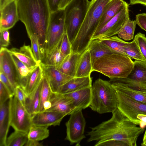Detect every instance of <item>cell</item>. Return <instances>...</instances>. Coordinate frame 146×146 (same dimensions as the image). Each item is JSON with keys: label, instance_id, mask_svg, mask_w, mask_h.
<instances>
[{"label": "cell", "instance_id": "38", "mask_svg": "<svg viewBox=\"0 0 146 146\" xmlns=\"http://www.w3.org/2000/svg\"><path fill=\"white\" fill-rule=\"evenodd\" d=\"M60 49L61 52L66 56L72 53L71 44L65 32L63 34L61 40Z\"/></svg>", "mask_w": 146, "mask_h": 146}, {"label": "cell", "instance_id": "10", "mask_svg": "<svg viewBox=\"0 0 146 146\" xmlns=\"http://www.w3.org/2000/svg\"><path fill=\"white\" fill-rule=\"evenodd\" d=\"M117 108L129 120L136 125L140 121L137 118L139 114H146V104L136 101L117 91Z\"/></svg>", "mask_w": 146, "mask_h": 146}, {"label": "cell", "instance_id": "13", "mask_svg": "<svg viewBox=\"0 0 146 146\" xmlns=\"http://www.w3.org/2000/svg\"><path fill=\"white\" fill-rule=\"evenodd\" d=\"M0 31L12 28L19 20L17 1L10 0L0 8Z\"/></svg>", "mask_w": 146, "mask_h": 146}, {"label": "cell", "instance_id": "20", "mask_svg": "<svg viewBox=\"0 0 146 146\" xmlns=\"http://www.w3.org/2000/svg\"><path fill=\"white\" fill-rule=\"evenodd\" d=\"M9 99L4 103L0 104V146H6L7 136L10 126Z\"/></svg>", "mask_w": 146, "mask_h": 146}, {"label": "cell", "instance_id": "47", "mask_svg": "<svg viewBox=\"0 0 146 146\" xmlns=\"http://www.w3.org/2000/svg\"><path fill=\"white\" fill-rule=\"evenodd\" d=\"M137 118L140 121V127L144 128L146 126V114H139L137 116Z\"/></svg>", "mask_w": 146, "mask_h": 146}, {"label": "cell", "instance_id": "19", "mask_svg": "<svg viewBox=\"0 0 146 146\" xmlns=\"http://www.w3.org/2000/svg\"><path fill=\"white\" fill-rule=\"evenodd\" d=\"M126 3L123 0L110 1L105 7L96 31L117 14Z\"/></svg>", "mask_w": 146, "mask_h": 146}, {"label": "cell", "instance_id": "45", "mask_svg": "<svg viewBox=\"0 0 146 146\" xmlns=\"http://www.w3.org/2000/svg\"><path fill=\"white\" fill-rule=\"evenodd\" d=\"M135 20L137 24L146 31V13H144L137 15Z\"/></svg>", "mask_w": 146, "mask_h": 146}, {"label": "cell", "instance_id": "30", "mask_svg": "<svg viewBox=\"0 0 146 146\" xmlns=\"http://www.w3.org/2000/svg\"><path fill=\"white\" fill-rule=\"evenodd\" d=\"M60 42L61 41L56 47L42 60L41 63L42 64L45 66L56 67L67 56L62 54L60 50Z\"/></svg>", "mask_w": 146, "mask_h": 146}, {"label": "cell", "instance_id": "34", "mask_svg": "<svg viewBox=\"0 0 146 146\" xmlns=\"http://www.w3.org/2000/svg\"><path fill=\"white\" fill-rule=\"evenodd\" d=\"M125 54L136 60L144 61L138 44L135 39L131 42H128L123 47Z\"/></svg>", "mask_w": 146, "mask_h": 146}, {"label": "cell", "instance_id": "35", "mask_svg": "<svg viewBox=\"0 0 146 146\" xmlns=\"http://www.w3.org/2000/svg\"><path fill=\"white\" fill-rule=\"evenodd\" d=\"M52 92L48 79L44 74L40 91L39 112L44 111L43 104L44 102L49 100Z\"/></svg>", "mask_w": 146, "mask_h": 146}, {"label": "cell", "instance_id": "11", "mask_svg": "<svg viewBox=\"0 0 146 146\" xmlns=\"http://www.w3.org/2000/svg\"><path fill=\"white\" fill-rule=\"evenodd\" d=\"M129 18V5L127 3L117 14L95 32L92 40L110 37L117 34Z\"/></svg>", "mask_w": 146, "mask_h": 146}, {"label": "cell", "instance_id": "1", "mask_svg": "<svg viewBox=\"0 0 146 146\" xmlns=\"http://www.w3.org/2000/svg\"><path fill=\"white\" fill-rule=\"evenodd\" d=\"M112 113L110 119L90 127L87 134L88 142L115 140L123 141L127 146H136L138 138L144 129L130 121L117 108Z\"/></svg>", "mask_w": 146, "mask_h": 146}, {"label": "cell", "instance_id": "14", "mask_svg": "<svg viewBox=\"0 0 146 146\" xmlns=\"http://www.w3.org/2000/svg\"><path fill=\"white\" fill-rule=\"evenodd\" d=\"M66 115L62 113L52 111H44L38 112L31 116L32 124L49 127L59 126Z\"/></svg>", "mask_w": 146, "mask_h": 146}, {"label": "cell", "instance_id": "27", "mask_svg": "<svg viewBox=\"0 0 146 146\" xmlns=\"http://www.w3.org/2000/svg\"><path fill=\"white\" fill-rule=\"evenodd\" d=\"M44 76L43 69L40 63L30 74L24 89L27 95L32 92L41 81Z\"/></svg>", "mask_w": 146, "mask_h": 146}, {"label": "cell", "instance_id": "18", "mask_svg": "<svg viewBox=\"0 0 146 146\" xmlns=\"http://www.w3.org/2000/svg\"><path fill=\"white\" fill-rule=\"evenodd\" d=\"M90 75L84 77H75L61 86L57 92L64 94L92 86Z\"/></svg>", "mask_w": 146, "mask_h": 146}, {"label": "cell", "instance_id": "2", "mask_svg": "<svg viewBox=\"0 0 146 146\" xmlns=\"http://www.w3.org/2000/svg\"><path fill=\"white\" fill-rule=\"evenodd\" d=\"M19 20L25 25L27 34L37 38L43 55L51 12L47 0H18Z\"/></svg>", "mask_w": 146, "mask_h": 146}, {"label": "cell", "instance_id": "25", "mask_svg": "<svg viewBox=\"0 0 146 146\" xmlns=\"http://www.w3.org/2000/svg\"><path fill=\"white\" fill-rule=\"evenodd\" d=\"M87 49L90 53L92 64L96 60L106 55L114 53L103 44L99 39L92 40Z\"/></svg>", "mask_w": 146, "mask_h": 146}, {"label": "cell", "instance_id": "43", "mask_svg": "<svg viewBox=\"0 0 146 146\" xmlns=\"http://www.w3.org/2000/svg\"><path fill=\"white\" fill-rule=\"evenodd\" d=\"M14 95L24 106L27 95L25 90L20 86H18L15 88Z\"/></svg>", "mask_w": 146, "mask_h": 146}, {"label": "cell", "instance_id": "39", "mask_svg": "<svg viewBox=\"0 0 146 146\" xmlns=\"http://www.w3.org/2000/svg\"><path fill=\"white\" fill-rule=\"evenodd\" d=\"M140 50L146 62V36L145 35L141 33H138L135 36Z\"/></svg>", "mask_w": 146, "mask_h": 146}, {"label": "cell", "instance_id": "15", "mask_svg": "<svg viewBox=\"0 0 146 146\" xmlns=\"http://www.w3.org/2000/svg\"><path fill=\"white\" fill-rule=\"evenodd\" d=\"M40 64L52 92H57L61 86L73 78L60 72L55 66H45Z\"/></svg>", "mask_w": 146, "mask_h": 146}, {"label": "cell", "instance_id": "36", "mask_svg": "<svg viewBox=\"0 0 146 146\" xmlns=\"http://www.w3.org/2000/svg\"><path fill=\"white\" fill-rule=\"evenodd\" d=\"M136 24V20L129 18L118 33V37L125 41L133 39Z\"/></svg>", "mask_w": 146, "mask_h": 146}, {"label": "cell", "instance_id": "48", "mask_svg": "<svg viewBox=\"0 0 146 146\" xmlns=\"http://www.w3.org/2000/svg\"><path fill=\"white\" fill-rule=\"evenodd\" d=\"M43 145L39 141L28 139L24 146H41Z\"/></svg>", "mask_w": 146, "mask_h": 146}, {"label": "cell", "instance_id": "51", "mask_svg": "<svg viewBox=\"0 0 146 146\" xmlns=\"http://www.w3.org/2000/svg\"><path fill=\"white\" fill-rule=\"evenodd\" d=\"M141 145L142 146H146V130L144 134L142 142L141 143Z\"/></svg>", "mask_w": 146, "mask_h": 146}, {"label": "cell", "instance_id": "16", "mask_svg": "<svg viewBox=\"0 0 146 146\" xmlns=\"http://www.w3.org/2000/svg\"><path fill=\"white\" fill-rule=\"evenodd\" d=\"M63 95L64 97L70 100L75 111L84 109L89 107L91 103L92 87Z\"/></svg>", "mask_w": 146, "mask_h": 146}, {"label": "cell", "instance_id": "23", "mask_svg": "<svg viewBox=\"0 0 146 146\" xmlns=\"http://www.w3.org/2000/svg\"><path fill=\"white\" fill-rule=\"evenodd\" d=\"M92 72L90 54L88 49L81 55L77 67L75 77H86Z\"/></svg>", "mask_w": 146, "mask_h": 146}, {"label": "cell", "instance_id": "5", "mask_svg": "<svg viewBox=\"0 0 146 146\" xmlns=\"http://www.w3.org/2000/svg\"><path fill=\"white\" fill-rule=\"evenodd\" d=\"M117 103L116 90L109 81L96 80L92 85L89 107L100 114L112 113L117 108Z\"/></svg>", "mask_w": 146, "mask_h": 146}, {"label": "cell", "instance_id": "53", "mask_svg": "<svg viewBox=\"0 0 146 146\" xmlns=\"http://www.w3.org/2000/svg\"></svg>", "mask_w": 146, "mask_h": 146}, {"label": "cell", "instance_id": "3", "mask_svg": "<svg viewBox=\"0 0 146 146\" xmlns=\"http://www.w3.org/2000/svg\"><path fill=\"white\" fill-rule=\"evenodd\" d=\"M110 0L90 1L85 19L71 44L72 53L82 54L87 49L97 30L105 7Z\"/></svg>", "mask_w": 146, "mask_h": 146}, {"label": "cell", "instance_id": "4", "mask_svg": "<svg viewBox=\"0 0 146 146\" xmlns=\"http://www.w3.org/2000/svg\"><path fill=\"white\" fill-rule=\"evenodd\" d=\"M133 68L131 58L117 53L106 55L92 64V72L100 73L110 79L127 78Z\"/></svg>", "mask_w": 146, "mask_h": 146}, {"label": "cell", "instance_id": "8", "mask_svg": "<svg viewBox=\"0 0 146 146\" xmlns=\"http://www.w3.org/2000/svg\"><path fill=\"white\" fill-rule=\"evenodd\" d=\"M9 112L10 126L28 133L32 124L31 116L15 95L9 99Z\"/></svg>", "mask_w": 146, "mask_h": 146}, {"label": "cell", "instance_id": "28", "mask_svg": "<svg viewBox=\"0 0 146 146\" xmlns=\"http://www.w3.org/2000/svg\"><path fill=\"white\" fill-rule=\"evenodd\" d=\"M110 82L115 90L136 101L146 104V93L129 88L117 82Z\"/></svg>", "mask_w": 146, "mask_h": 146}, {"label": "cell", "instance_id": "32", "mask_svg": "<svg viewBox=\"0 0 146 146\" xmlns=\"http://www.w3.org/2000/svg\"><path fill=\"white\" fill-rule=\"evenodd\" d=\"M48 127L32 124L28 133L29 139L39 141L47 138L49 133Z\"/></svg>", "mask_w": 146, "mask_h": 146}, {"label": "cell", "instance_id": "26", "mask_svg": "<svg viewBox=\"0 0 146 146\" xmlns=\"http://www.w3.org/2000/svg\"><path fill=\"white\" fill-rule=\"evenodd\" d=\"M11 55L16 66L20 86L24 90L30 74L37 66L28 67L12 53Z\"/></svg>", "mask_w": 146, "mask_h": 146}, {"label": "cell", "instance_id": "49", "mask_svg": "<svg viewBox=\"0 0 146 146\" xmlns=\"http://www.w3.org/2000/svg\"><path fill=\"white\" fill-rule=\"evenodd\" d=\"M129 5L140 4L144 5L146 8V0H129Z\"/></svg>", "mask_w": 146, "mask_h": 146}, {"label": "cell", "instance_id": "24", "mask_svg": "<svg viewBox=\"0 0 146 146\" xmlns=\"http://www.w3.org/2000/svg\"><path fill=\"white\" fill-rule=\"evenodd\" d=\"M41 81L32 92L27 95L25 100L24 106L31 116L39 112Z\"/></svg>", "mask_w": 146, "mask_h": 146}, {"label": "cell", "instance_id": "7", "mask_svg": "<svg viewBox=\"0 0 146 146\" xmlns=\"http://www.w3.org/2000/svg\"><path fill=\"white\" fill-rule=\"evenodd\" d=\"M65 10L59 9L51 13L42 60L60 42L65 31Z\"/></svg>", "mask_w": 146, "mask_h": 146}, {"label": "cell", "instance_id": "40", "mask_svg": "<svg viewBox=\"0 0 146 146\" xmlns=\"http://www.w3.org/2000/svg\"><path fill=\"white\" fill-rule=\"evenodd\" d=\"M11 97L8 90L4 84L0 81V104L6 102Z\"/></svg>", "mask_w": 146, "mask_h": 146}, {"label": "cell", "instance_id": "22", "mask_svg": "<svg viewBox=\"0 0 146 146\" xmlns=\"http://www.w3.org/2000/svg\"><path fill=\"white\" fill-rule=\"evenodd\" d=\"M82 54L72 53L67 56L60 64L55 67L64 74L75 77L78 64Z\"/></svg>", "mask_w": 146, "mask_h": 146}, {"label": "cell", "instance_id": "50", "mask_svg": "<svg viewBox=\"0 0 146 146\" xmlns=\"http://www.w3.org/2000/svg\"><path fill=\"white\" fill-rule=\"evenodd\" d=\"M72 0H62L59 7V9H64L66 7Z\"/></svg>", "mask_w": 146, "mask_h": 146}, {"label": "cell", "instance_id": "46", "mask_svg": "<svg viewBox=\"0 0 146 146\" xmlns=\"http://www.w3.org/2000/svg\"><path fill=\"white\" fill-rule=\"evenodd\" d=\"M51 13L59 10V7L62 0H47Z\"/></svg>", "mask_w": 146, "mask_h": 146}, {"label": "cell", "instance_id": "17", "mask_svg": "<svg viewBox=\"0 0 146 146\" xmlns=\"http://www.w3.org/2000/svg\"><path fill=\"white\" fill-rule=\"evenodd\" d=\"M49 100L51 103V107L46 111H55L66 115H70L75 111L70 100L64 97L62 94L52 92Z\"/></svg>", "mask_w": 146, "mask_h": 146}, {"label": "cell", "instance_id": "37", "mask_svg": "<svg viewBox=\"0 0 146 146\" xmlns=\"http://www.w3.org/2000/svg\"><path fill=\"white\" fill-rule=\"evenodd\" d=\"M28 35L31 40V47L35 58L38 63L40 64L42 62V57L37 38L32 34H29Z\"/></svg>", "mask_w": 146, "mask_h": 146}, {"label": "cell", "instance_id": "41", "mask_svg": "<svg viewBox=\"0 0 146 146\" xmlns=\"http://www.w3.org/2000/svg\"><path fill=\"white\" fill-rule=\"evenodd\" d=\"M0 80L9 90L11 97L15 95V88L10 81L3 72H0Z\"/></svg>", "mask_w": 146, "mask_h": 146}, {"label": "cell", "instance_id": "21", "mask_svg": "<svg viewBox=\"0 0 146 146\" xmlns=\"http://www.w3.org/2000/svg\"><path fill=\"white\" fill-rule=\"evenodd\" d=\"M9 50L12 54L28 67H35L40 64L36 60L29 45H24L19 49L13 48Z\"/></svg>", "mask_w": 146, "mask_h": 146}, {"label": "cell", "instance_id": "42", "mask_svg": "<svg viewBox=\"0 0 146 146\" xmlns=\"http://www.w3.org/2000/svg\"><path fill=\"white\" fill-rule=\"evenodd\" d=\"M0 32V47H7L10 43L9 33L7 30H3Z\"/></svg>", "mask_w": 146, "mask_h": 146}, {"label": "cell", "instance_id": "52", "mask_svg": "<svg viewBox=\"0 0 146 146\" xmlns=\"http://www.w3.org/2000/svg\"><path fill=\"white\" fill-rule=\"evenodd\" d=\"M10 0H0V8H1L8 1ZM17 1L18 0H16Z\"/></svg>", "mask_w": 146, "mask_h": 146}, {"label": "cell", "instance_id": "6", "mask_svg": "<svg viewBox=\"0 0 146 146\" xmlns=\"http://www.w3.org/2000/svg\"><path fill=\"white\" fill-rule=\"evenodd\" d=\"M90 3L88 0H72L64 9L65 31L71 44L83 22Z\"/></svg>", "mask_w": 146, "mask_h": 146}, {"label": "cell", "instance_id": "9", "mask_svg": "<svg viewBox=\"0 0 146 146\" xmlns=\"http://www.w3.org/2000/svg\"><path fill=\"white\" fill-rule=\"evenodd\" d=\"M82 110H76L70 115V117L66 123V135L65 139L70 144H75L76 146L85 138L84 132L86 122L82 111Z\"/></svg>", "mask_w": 146, "mask_h": 146}, {"label": "cell", "instance_id": "12", "mask_svg": "<svg viewBox=\"0 0 146 146\" xmlns=\"http://www.w3.org/2000/svg\"><path fill=\"white\" fill-rule=\"evenodd\" d=\"M0 72L7 77L15 88L20 86L18 74L14 62L9 50L1 47L0 51Z\"/></svg>", "mask_w": 146, "mask_h": 146}, {"label": "cell", "instance_id": "33", "mask_svg": "<svg viewBox=\"0 0 146 146\" xmlns=\"http://www.w3.org/2000/svg\"><path fill=\"white\" fill-rule=\"evenodd\" d=\"M28 133L15 130L6 141V146H24L28 140Z\"/></svg>", "mask_w": 146, "mask_h": 146}, {"label": "cell", "instance_id": "31", "mask_svg": "<svg viewBox=\"0 0 146 146\" xmlns=\"http://www.w3.org/2000/svg\"><path fill=\"white\" fill-rule=\"evenodd\" d=\"M99 39L103 44L109 48L114 53L125 55L123 51V47L127 42L124 41L116 36Z\"/></svg>", "mask_w": 146, "mask_h": 146}, {"label": "cell", "instance_id": "44", "mask_svg": "<svg viewBox=\"0 0 146 146\" xmlns=\"http://www.w3.org/2000/svg\"><path fill=\"white\" fill-rule=\"evenodd\" d=\"M95 146H127L123 142L120 141L112 140L96 143Z\"/></svg>", "mask_w": 146, "mask_h": 146}, {"label": "cell", "instance_id": "29", "mask_svg": "<svg viewBox=\"0 0 146 146\" xmlns=\"http://www.w3.org/2000/svg\"><path fill=\"white\" fill-rule=\"evenodd\" d=\"M127 78L146 84V62L144 61L133 62V68Z\"/></svg>", "mask_w": 146, "mask_h": 146}]
</instances>
